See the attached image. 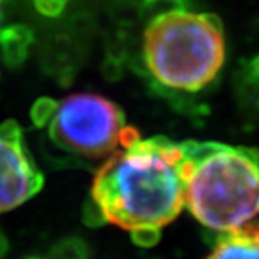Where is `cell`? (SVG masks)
<instances>
[{
	"label": "cell",
	"instance_id": "cell-1",
	"mask_svg": "<svg viewBox=\"0 0 259 259\" xmlns=\"http://www.w3.org/2000/svg\"><path fill=\"white\" fill-rule=\"evenodd\" d=\"M183 146L166 137L136 140L108 157L91 187L95 219L153 245L185 206Z\"/></svg>",
	"mask_w": 259,
	"mask_h": 259
},
{
	"label": "cell",
	"instance_id": "cell-2",
	"mask_svg": "<svg viewBox=\"0 0 259 259\" xmlns=\"http://www.w3.org/2000/svg\"><path fill=\"white\" fill-rule=\"evenodd\" d=\"M185 206L204 228L238 231L259 214V150L185 141Z\"/></svg>",
	"mask_w": 259,
	"mask_h": 259
},
{
	"label": "cell",
	"instance_id": "cell-3",
	"mask_svg": "<svg viewBox=\"0 0 259 259\" xmlns=\"http://www.w3.org/2000/svg\"><path fill=\"white\" fill-rule=\"evenodd\" d=\"M222 22L212 13L182 6L156 13L144 30L143 55L148 72L173 91L206 88L225 62Z\"/></svg>",
	"mask_w": 259,
	"mask_h": 259
},
{
	"label": "cell",
	"instance_id": "cell-4",
	"mask_svg": "<svg viewBox=\"0 0 259 259\" xmlns=\"http://www.w3.org/2000/svg\"><path fill=\"white\" fill-rule=\"evenodd\" d=\"M48 127L56 150L75 161H93L117 151L127 125L117 104L97 94L79 93L58 104Z\"/></svg>",
	"mask_w": 259,
	"mask_h": 259
},
{
	"label": "cell",
	"instance_id": "cell-5",
	"mask_svg": "<svg viewBox=\"0 0 259 259\" xmlns=\"http://www.w3.org/2000/svg\"><path fill=\"white\" fill-rule=\"evenodd\" d=\"M44 176L16 121L0 124V213L18 207L42 189Z\"/></svg>",
	"mask_w": 259,
	"mask_h": 259
},
{
	"label": "cell",
	"instance_id": "cell-6",
	"mask_svg": "<svg viewBox=\"0 0 259 259\" xmlns=\"http://www.w3.org/2000/svg\"><path fill=\"white\" fill-rule=\"evenodd\" d=\"M206 259H259V223L221 233Z\"/></svg>",
	"mask_w": 259,
	"mask_h": 259
},
{
	"label": "cell",
	"instance_id": "cell-7",
	"mask_svg": "<svg viewBox=\"0 0 259 259\" xmlns=\"http://www.w3.org/2000/svg\"><path fill=\"white\" fill-rule=\"evenodd\" d=\"M33 32L25 25H10L0 29V52L9 68H18L26 61L33 44Z\"/></svg>",
	"mask_w": 259,
	"mask_h": 259
},
{
	"label": "cell",
	"instance_id": "cell-8",
	"mask_svg": "<svg viewBox=\"0 0 259 259\" xmlns=\"http://www.w3.org/2000/svg\"><path fill=\"white\" fill-rule=\"evenodd\" d=\"M56 108H58V102L52 98L44 97V98L37 100L33 104L32 111H30V118H32V122L35 124V127L37 128L48 127L55 115Z\"/></svg>",
	"mask_w": 259,
	"mask_h": 259
},
{
	"label": "cell",
	"instance_id": "cell-9",
	"mask_svg": "<svg viewBox=\"0 0 259 259\" xmlns=\"http://www.w3.org/2000/svg\"><path fill=\"white\" fill-rule=\"evenodd\" d=\"M66 0H33L35 9L45 18H58L62 15Z\"/></svg>",
	"mask_w": 259,
	"mask_h": 259
},
{
	"label": "cell",
	"instance_id": "cell-10",
	"mask_svg": "<svg viewBox=\"0 0 259 259\" xmlns=\"http://www.w3.org/2000/svg\"><path fill=\"white\" fill-rule=\"evenodd\" d=\"M8 250V242H6V238L3 236V233L0 232V258L6 253Z\"/></svg>",
	"mask_w": 259,
	"mask_h": 259
},
{
	"label": "cell",
	"instance_id": "cell-11",
	"mask_svg": "<svg viewBox=\"0 0 259 259\" xmlns=\"http://www.w3.org/2000/svg\"><path fill=\"white\" fill-rule=\"evenodd\" d=\"M66 2H69V0H66Z\"/></svg>",
	"mask_w": 259,
	"mask_h": 259
},
{
	"label": "cell",
	"instance_id": "cell-12",
	"mask_svg": "<svg viewBox=\"0 0 259 259\" xmlns=\"http://www.w3.org/2000/svg\"><path fill=\"white\" fill-rule=\"evenodd\" d=\"M0 2H2V0H0Z\"/></svg>",
	"mask_w": 259,
	"mask_h": 259
}]
</instances>
